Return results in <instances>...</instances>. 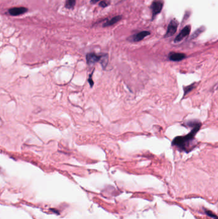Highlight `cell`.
<instances>
[{"label":"cell","mask_w":218,"mask_h":219,"mask_svg":"<svg viewBox=\"0 0 218 219\" xmlns=\"http://www.w3.org/2000/svg\"><path fill=\"white\" fill-rule=\"evenodd\" d=\"M186 124L188 126L192 127V130L186 136H179L175 137L172 141L171 144L173 146L177 147L181 151L189 152L188 149L190 146L189 144L192 142V141H193L195 135L200 130L202 124L198 121H191L187 122Z\"/></svg>","instance_id":"obj_1"},{"label":"cell","mask_w":218,"mask_h":219,"mask_svg":"<svg viewBox=\"0 0 218 219\" xmlns=\"http://www.w3.org/2000/svg\"><path fill=\"white\" fill-rule=\"evenodd\" d=\"M86 59L89 65H92L97 62H100L104 68L106 67L108 62V56L106 54L99 55L94 53H90L86 55Z\"/></svg>","instance_id":"obj_2"},{"label":"cell","mask_w":218,"mask_h":219,"mask_svg":"<svg viewBox=\"0 0 218 219\" xmlns=\"http://www.w3.org/2000/svg\"><path fill=\"white\" fill-rule=\"evenodd\" d=\"M178 25H179V23L177 21H176L175 19L171 20L168 25L167 31L165 34V37H169L172 36H174L177 31Z\"/></svg>","instance_id":"obj_3"},{"label":"cell","mask_w":218,"mask_h":219,"mask_svg":"<svg viewBox=\"0 0 218 219\" xmlns=\"http://www.w3.org/2000/svg\"><path fill=\"white\" fill-rule=\"evenodd\" d=\"M163 7V2L161 0H155L152 3L151 9L152 11L153 17L162 10Z\"/></svg>","instance_id":"obj_4"},{"label":"cell","mask_w":218,"mask_h":219,"mask_svg":"<svg viewBox=\"0 0 218 219\" xmlns=\"http://www.w3.org/2000/svg\"><path fill=\"white\" fill-rule=\"evenodd\" d=\"M28 11V8L26 7H14L8 9V13L12 16H17L26 13Z\"/></svg>","instance_id":"obj_5"},{"label":"cell","mask_w":218,"mask_h":219,"mask_svg":"<svg viewBox=\"0 0 218 219\" xmlns=\"http://www.w3.org/2000/svg\"><path fill=\"white\" fill-rule=\"evenodd\" d=\"M191 31V26H186V27L183 28L182 30L180 32V33L176 37L175 39V42H179L182 41L185 37L189 36V34Z\"/></svg>","instance_id":"obj_6"},{"label":"cell","mask_w":218,"mask_h":219,"mask_svg":"<svg viewBox=\"0 0 218 219\" xmlns=\"http://www.w3.org/2000/svg\"><path fill=\"white\" fill-rule=\"evenodd\" d=\"M150 32L147 31H143L141 32L137 33L136 34L133 35V36L130 38L131 41L132 42H139L143 40L145 37L150 35Z\"/></svg>","instance_id":"obj_7"},{"label":"cell","mask_w":218,"mask_h":219,"mask_svg":"<svg viewBox=\"0 0 218 219\" xmlns=\"http://www.w3.org/2000/svg\"><path fill=\"white\" fill-rule=\"evenodd\" d=\"M169 59L174 62H179L183 60L186 58V55L183 53H174L171 52L168 55Z\"/></svg>","instance_id":"obj_8"},{"label":"cell","mask_w":218,"mask_h":219,"mask_svg":"<svg viewBox=\"0 0 218 219\" xmlns=\"http://www.w3.org/2000/svg\"><path fill=\"white\" fill-rule=\"evenodd\" d=\"M122 19L121 16H114V17L111 18L109 20H108L105 23L103 24V27H108L110 26H112L114 24H116L117 22H118L119 21H120Z\"/></svg>","instance_id":"obj_9"},{"label":"cell","mask_w":218,"mask_h":219,"mask_svg":"<svg viewBox=\"0 0 218 219\" xmlns=\"http://www.w3.org/2000/svg\"><path fill=\"white\" fill-rule=\"evenodd\" d=\"M76 3V0H67L65 7L68 9H72Z\"/></svg>","instance_id":"obj_10"},{"label":"cell","mask_w":218,"mask_h":219,"mask_svg":"<svg viewBox=\"0 0 218 219\" xmlns=\"http://www.w3.org/2000/svg\"><path fill=\"white\" fill-rule=\"evenodd\" d=\"M195 87V84H191L190 85H188L186 87H184V94H183V96H185L186 95H187L189 92H190L192 90H193Z\"/></svg>","instance_id":"obj_11"},{"label":"cell","mask_w":218,"mask_h":219,"mask_svg":"<svg viewBox=\"0 0 218 219\" xmlns=\"http://www.w3.org/2000/svg\"><path fill=\"white\" fill-rule=\"evenodd\" d=\"M205 213H206V215H209V216L211 217H213L214 218L218 219V217H217L216 215H214V214L213 213H212L211 212H210V211H209V210H206V211H205Z\"/></svg>","instance_id":"obj_12"},{"label":"cell","mask_w":218,"mask_h":219,"mask_svg":"<svg viewBox=\"0 0 218 219\" xmlns=\"http://www.w3.org/2000/svg\"><path fill=\"white\" fill-rule=\"evenodd\" d=\"M109 2H108L107 1H105V0H104V1H102V2H101L100 3H99V5L100 6V7H103V8H104V7H107V6H108L109 5Z\"/></svg>","instance_id":"obj_13"},{"label":"cell","mask_w":218,"mask_h":219,"mask_svg":"<svg viewBox=\"0 0 218 219\" xmlns=\"http://www.w3.org/2000/svg\"><path fill=\"white\" fill-rule=\"evenodd\" d=\"M100 0H91L90 1V3H92V4H95L97 3L98 2H99Z\"/></svg>","instance_id":"obj_14"}]
</instances>
